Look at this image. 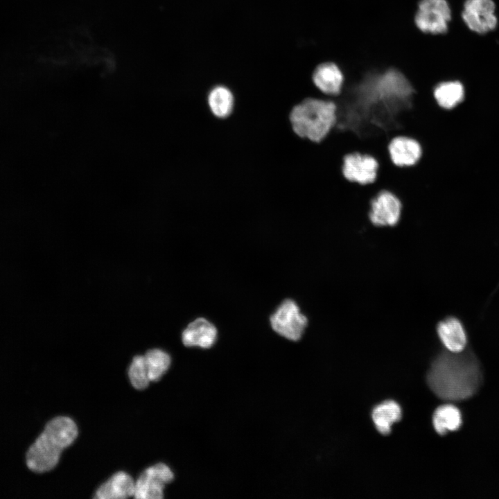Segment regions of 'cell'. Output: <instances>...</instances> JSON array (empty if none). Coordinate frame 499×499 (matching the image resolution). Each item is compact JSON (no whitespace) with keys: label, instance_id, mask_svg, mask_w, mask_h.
I'll return each mask as SVG.
<instances>
[{"label":"cell","instance_id":"obj_11","mask_svg":"<svg viewBox=\"0 0 499 499\" xmlns=\"http://www.w3.org/2000/svg\"><path fill=\"white\" fill-rule=\"evenodd\" d=\"M218 331L216 326L204 317H198L184 329L182 340L187 347L209 349L216 342Z\"/></svg>","mask_w":499,"mask_h":499},{"label":"cell","instance_id":"obj_6","mask_svg":"<svg viewBox=\"0 0 499 499\" xmlns=\"http://www.w3.org/2000/svg\"><path fill=\"white\" fill-rule=\"evenodd\" d=\"M174 478L171 469L158 463L146 469L135 482L134 497L139 499H161L166 484Z\"/></svg>","mask_w":499,"mask_h":499},{"label":"cell","instance_id":"obj_5","mask_svg":"<svg viewBox=\"0 0 499 499\" xmlns=\"http://www.w3.org/2000/svg\"><path fill=\"white\" fill-rule=\"evenodd\" d=\"M451 11L446 0H420L414 16L416 28L425 34L447 32Z\"/></svg>","mask_w":499,"mask_h":499},{"label":"cell","instance_id":"obj_18","mask_svg":"<svg viewBox=\"0 0 499 499\" xmlns=\"http://www.w3.org/2000/svg\"><path fill=\"white\" fill-rule=\"evenodd\" d=\"M208 105L213 114L218 118L230 115L234 107V96L226 87L218 85L208 94Z\"/></svg>","mask_w":499,"mask_h":499},{"label":"cell","instance_id":"obj_12","mask_svg":"<svg viewBox=\"0 0 499 499\" xmlns=\"http://www.w3.org/2000/svg\"><path fill=\"white\" fill-rule=\"evenodd\" d=\"M388 151L393 164L399 167L414 165L422 155L420 143L405 136L394 137L388 144Z\"/></svg>","mask_w":499,"mask_h":499},{"label":"cell","instance_id":"obj_16","mask_svg":"<svg viewBox=\"0 0 499 499\" xmlns=\"http://www.w3.org/2000/svg\"><path fill=\"white\" fill-rule=\"evenodd\" d=\"M401 416V408L394 401H386L378 404L371 413L375 427L382 435L390 433L392 425L399 421Z\"/></svg>","mask_w":499,"mask_h":499},{"label":"cell","instance_id":"obj_9","mask_svg":"<svg viewBox=\"0 0 499 499\" xmlns=\"http://www.w3.org/2000/svg\"><path fill=\"white\" fill-rule=\"evenodd\" d=\"M378 163L372 156L353 152L344 156L342 168L346 180L365 185L375 181Z\"/></svg>","mask_w":499,"mask_h":499},{"label":"cell","instance_id":"obj_17","mask_svg":"<svg viewBox=\"0 0 499 499\" xmlns=\"http://www.w3.org/2000/svg\"><path fill=\"white\" fill-rule=\"evenodd\" d=\"M462 421L459 410L451 404L439 406L436 409L432 417L434 428L441 435L458 430L462 425Z\"/></svg>","mask_w":499,"mask_h":499},{"label":"cell","instance_id":"obj_2","mask_svg":"<svg viewBox=\"0 0 499 499\" xmlns=\"http://www.w3.org/2000/svg\"><path fill=\"white\" fill-rule=\"evenodd\" d=\"M77 435V426L71 418L58 417L51 420L27 452L28 469L39 473L52 470L58 464L62 451Z\"/></svg>","mask_w":499,"mask_h":499},{"label":"cell","instance_id":"obj_19","mask_svg":"<svg viewBox=\"0 0 499 499\" xmlns=\"http://www.w3.org/2000/svg\"><path fill=\"white\" fill-rule=\"evenodd\" d=\"M143 356L150 381L159 380L170 365V356L161 349H153Z\"/></svg>","mask_w":499,"mask_h":499},{"label":"cell","instance_id":"obj_8","mask_svg":"<svg viewBox=\"0 0 499 499\" xmlns=\"http://www.w3.org/2000/svg\"><path fill=\"white\" fill-rule=\"evenodd\" d=\"M462 18L473 31L486 33L493 30L497 25L495 4L492 0H466Z\"/></svg>","mask_w":499,"mask_h":499},{"label":"cell","instance_id":"obj_10","mask_svg":"<svg viewBox=\"0 0 499 499\" xmlns=\"http://www.w3.org/2000/svg\"><path fill=\"white\" fill-rule=\"evenodd\" d=\"M311 80L314 86L323 94L337 96L342 91L344 76L337 64L324 62L314 69Z\"/></svg>","mask_w":499,"mask_h":499},{"label":"cell","instance_id":"obj_20","mask_svg":"<svg viewBox=\"0 0 499 499\" xmlns=\"http://www.w3.org/2000/svg\"><path fill=\"white\" fill-rule=\"evenodd\" d=\"M128 376L132 385L137 389H143L148 387L150 381L143 356L134 357L129 367Z\"/></svg>","mask_w":499,"mask_h":499},{"label":"cell","instance_id":"obj_14","mask_svg":"<svg viewBox=\"0 0 499 499\" xmlns=\"http://www.w3.org/2000/svg\"><path fill=\"white\" fill-rule=\"evenodd\" d=\"M135 482L123 471L114 474L96 490L94 498L98 499H124L134 496Z\"/></svg>","mask_w":499,"mask_h":499},{"label":"cell","instance_id":"obj_15","mask_svg":"<svg viewBox=\"0 0 499 499\" xmlns=\"http://www.w3.org/2000/svg\"><path fill=\"white\" fill-rule=\"evenodd\" d=\"M438 105L447 110H453L464 98V88L457 80H444L438 82L432 91Z\"/></svg>","mask_w":499,"mask_h":499},{"label":"cell","instance_id":"obj_3","mask_svg":"<svg viewBox=\"0 0 499 499\" xmlns=\"http://www.w3.org/2000/svg\"><path fill=\"white\" fill-rule=\"evenodd\" d=\"M336 110L333 100L306 97L290 112L292 130L302 139L319 143L335 125Z\"/></svg>","mask_w":499,"mask_h":499},{"label":"cell","instance_id":"obj_1","mask_svg":"<svg viewBox=\"0 0 499 499\" xmlns=\"http://www.w3.org/2000/svg\"><path fill=\"white\" fill-rule=\"evenodd\" d=\"M482 381L480 364L471 351L441 353L427 374L430 389L437 397L447 401H459L471 397Z\"/></svg>","mask_w":499,"mask_h":499},{"label":"cell","instance_id":"obj_7","mask_svg":"<svg viewBox=\"0 0 499 499\" xmlns=\"http://www.w3.org/2000/svg\"><path fill=\"white\" fill-rule=\"evenodd\" d=\"M401 200L392 193L383 190L370 201L368 218L375 227H394L400 221Z\"/></svg>","mask_w":499,"mask_h":499},{"label":"cell","instance_id":"obj_13","mask_svg":"<svg viewBox=\"0 0 499 499\" xmlns=\"http://www.w3.org/2000/svg\"><path fill=\"white\" fill-rule=\"evenodd\" d=\"M437 331L445 347L451 353L464 351L467 344V336L464 325L455 317H448L439 322Z\"/></svg>","mask_w":499,"mask_h":499},{"label":"cell","instance_id":"obj_4","mask_svg":"<svg viewBox=\"0 0 499 499\" xmlns=\"http://www.w3.org/2000/svg\"><path fill=\"white\" fill-rule=\"evenodd\" d=\"M270 324L272 330L280 336L298 341L308 325V319L294 300L286 299L271 315Z\"/></svg>","mask_w":499,"mask_h":499}]
</instances>
